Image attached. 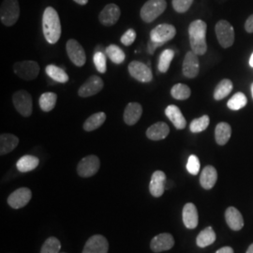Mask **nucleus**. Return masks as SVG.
Listing matches in <instances>:
<instances>
[{"mask_svg": "<svg viewBox=\"0 0 253 253\" xmlns=\"http://www.w3.org/2000/svg\"><path fill=\"white\" fill-rule=\"evenodd\" d=\"M42 30L46 41L50 44L56 43L61 37V23L57 11L52 8H46L42 16Z\"/></svg>", "mask_w": 253, "mask_h": 253, "instance_id": "f257e3e1", "label": "nucleus"}, {"mask_svg": "<svg viewBox=\"0 0 253 253\" xmlns=\"http://www.w3.org/2000/svg\"><path fill=\"white\" fill-rule=\"evenodd\" d=\"M207 29L208 26L203 20H195L189 27L191 51L197 55H203L207 53Z\"/></svg>", "mask_w": 253, "mask_h": 253, "instance_id": "f03ea898", "label": "nucleus"}, {"mask_svg": "<svg viewBox=\"0 0 253 253\" xmlns=\"http://www.w3.org/2000/svg\"><path fill=\"white\" fill-rule=\"evenodd\" d=\"M166 8V0H148L141 9V18L145 23H152L163 14Z\"/></svg>", "mask_w": 253, "mask_h": 253, "instance_id": "7ed1b4c3", "label": "nucleus"}, {"mask_svg": "<svg viewBox=\"0 0 253 253\" xmlns=\"http://www.w3.org/2000/svg\"><path fill=\"white\" fill-rule=\"evenodd\" d=\"M20 16L18 0H4L0 8V20L6 27L13 26Z\"/></svg>", "mask_w": 253, "mask_h": 253, "instance_id": "20e7f679", "label": "nucleus"}, {"mask_svg": "<svg viewBox=\"0 0 253 253\" xmlns=\"http://www.w3.org/2000/svg\"><path fill=\"white\" fill-rule=\"evenodd\" d=\"M216 35L219 44L223 48H229L235 42V30L233 26L226 21L220 20L216 25Z\"/></svg>", "mask_w": 253, "mask_h": 253, "instance_id": "39448f33", "label": "nucleus"}, {"mask_svg": "<svg viewBox=\"0 0 253 253\" xmlns=\"http://www.w3.org/2000/svg\"><path fill=\"white\" fill-rule=\"evenodd\" d=\"M12 102L19 114L23 117L28 118L32 114L33 101L31 95L25 90H19L15 92L12 96Z\"/></svg>", "mask_w": 253, "mask_h": 253, "instance_id": "423d86ee", "label": "nucleus"}, {"mask_svg": "<svg viewBox=\"0 0 253 253\" xmlns=\"http://www.w3.org/2000/svg\"><path fill=\"white\" fill-rule=\"evenodd\" d=\"M13 71L21 79L26 81H31L34 80L39 75L40 66L35 61H20L14 64Z\"/></svg>", "mask_w": 253, "mask_h": 253, "instance_id": "0eeeda50", "label": "nucleus"}, {"mask_svg": "<svg viewBox=\"0 0 253 253\" xmlns=\"http://www.w3.org/2000/svg\"><path fill=\"white\" fill-rule=\"evenodd\" d=\"M100 167V159L95 155H90L82 159L78 163L77 172L81 177H91L98 172Z\"/></svg>", "mask_w": 253, "mask_h": 253, "instance_id": "6e6552de", "label": "nucleus"}, {"mask_svg": "<svg viewBox=\"0 0 253 253\" xmlns=\"http://www.w3.org/2000/svg\"><path fill=\"white\" fill-rule=\"evenodd\" d=\"M176 34V29L172 25L162 24L153 28L150 32V40L159 43H166L171 41Z\"/></svg>", "mask_w": 253, "mask_h": 253, "instance_id": "1a4fd4ad", "label": "nucleus"}, {"mask_svg": "<svg viewBox=\"0 0 253 253\" xmlns=\"http://www.w3.org/2000/svg\"><path fill=\"white\" fill-rule=\"evenodd\" d=\"M67 49V54L70 58V60L73 62L75 66L77 67H83L85 61H86V56L84 50L83 46L77 42L76 40H69L66 45Z\"/></svg>", "mask_w": 253, "mask_h": 253, "instance_id": "9d476101", "label": "nucleus"}, {"mask_svg": "<svg viewBox=\"0 0 253 253\" xmlns=\"http://www.w3.org/2000/svg\"><path fill=\"white\" fill-rule=\"evenodd\" d=\"M128 73L137 81L149 83L153 80V73L149 66L139 61H132L129 63Z\"/></svg>", "mask_w": 253, "mask_h": 253, "instance_id": "9b49d317", "label": "nucleus"}, {"mask_svg": "<svg viewBox=\"0 0 253 253\" xmlns=\"http://www.w3.org/2000/svg\"><path fill=\"white\" fill-rule=\"evenodd\" d=\"M103 88V81L102 79L93 75L90 76L85 83H84L81 85V87L78 90V94L82 98H88L91 96L97 95L99 92L102 90Z\"/></svg>", "mask_w": 253, "mask_h": 253, "instance_id": "f8f14e48", "label": "nucleus"}, {"mask_svg": "<svg viewBox=\"0 0 253 253\" xmlns=\"http://www.w3.org/2000/svg\"><path fill=\"white\" fill-rule=\"evenodd\" d=\"M120 14H121V10L118 5L111 3L106 5L100 11L99 20L101 25L105 27H112L118 23Z\"/></svg>", "mask_w": 253, "mask_h": 253, "instance_id": "ddd939ff", "label": "nucleus"}, {"mask_svg": "<svg viewBox=\"0 0 253 253\" xmlns=\"http://www.w3.org/2000/svg\"><path fill=\"white\" fill-rule=\"evenodd\" d=\"M109 243L103 235L91 236L84 245L83 253H108Z\"/></svg>", "mask_w": 253, "mask_h": 253, "instance_id": "4468645a", "label": "nucleus"}, {"mask_svg": "<svg viewBox=\"0 0 253 253\" xmlns=\"http://www.w3.org/2000/svg\"><path fill=\"white\" fill-rule=\"evenodd\" d=\"M32 197L31 190L27 188H20L13 191L8 198L9 207L14 209H19L26 207Z\"/></svg>", "mask_w": 253, "mask_h": 253, "instance_id": "2eb2a0df", "label": "nucleus"}, {"mask_svg": "<svg viewBox=\"0 0 253 253\" xmlns=\"http://www.w3.org/2000/svg\"><path fill=\"white\" fill-rule=\"evenodd\" d=\"M183 74L185 77L187 78H195L198 74L200 71L199 59H198V55L193 53L192 51L188 52L184 61H183Z\"/></svg>", "mask_w": 253, "mask_h": 253, "instance_id": "dca6fc26", "label": "nucleus"}, {"mask_svg": "<svg viewBox=\"0 0 253 253\" xmlns=\"http://www.w3.org/2000/svg\"><path fill=\"white\" fill-rule=\"evenodd\" d=\"M173 246H174V239L172 235L168 233H163L155 236L150 243V248L152 252L156 253L169 251Z\"/></svg>", "mask_w": 253, "mask_h": 253, "instance_id": "f3484780", "label": "nucleus"}, {"mask_svg": "<svg viewBox=\"0 0 253 253\" xmlns=\"http://www.w3.org/2000/svg\"><path fill=\"white\" fill-rule=\"evenodd\" d=\"M166 185V174L163 171H156L151 176L149 184V191L154 197L163 196Z\"/></svg>", "mask_w": 253, "mask_h": 253, "instance_id": "a211bd4d", "label": "nucleus"}, {"mask_svg": "<svg viewBox=\"0 0 253 253\" xmlns=\"http://www.w3.org/2000/svg\"><path fill=\"white\" fill-rule=\"evenodd\" d=\"M183 222L188 229H195L199 222V216L196 207L192 203H188L183 208Z\"/></svg>", "mask_w": 253, "mask_h": 253, "instance_id": "6ab92c4d", "label": "nucleus"}, {"mask_svg": "<svg viewBox=\"0 0 253 253\" xmlns=\"http://www.w3.org/2000/svg\"><path fill=\"white\" fill-rule=\"evenodd\" d=\"M143 114L142 105L138 102H130L126 105L124 112V121L126 125L133 126L140 120Z\"/></svg>", "mask_w": 253, "mask_h": 253, "instance_id": "aec40b11", "label": "nucleus"}, {"mask_svg": "<svg viewBox=\"0 0 253 253\" xmlns=\"http://www.w3.org/2000/svg\"><path fill=\"white\" fill-rule=\"evenodd\" d=\"M170 133V127L165 122H157L146 130V136L152 141H161Z\"/></svg>", "mask_w": 253, "mask_h": 253, "instance_id": "412c9836", "label": "nucleus"}, {"mask_svg": "<svg viewBox=\"0 0 253 253\" xmlns=\"http://www.w3.org/2000/svg\"><path fill=\"white\" fill-rule=\"evenodd\" d=\"M225 219L227 224L232 230L239 231L244 226V219L237 208L230 207L225 211Z\"/></svg>", "mask_w": 253, "mask_h": 253, "instance_id": "4be33fe9", "label": "nucleus"}, {"mask_svg": "<svg viewBox=\"0 0 253 253\" xmlns=\"http://www.w3.org/2000/svg\"><path fill=\"white\" fill-rule=\"evenodd\" d=\"M217 180V172L215 167L208 165L201 172L200 184L205 190H211Z\"/></svg>", "mask_w": 253, "mask_h": 253, "instance_id": "5701e85b", "label": "nucleus"}, {"mask_svg": "<svg viewBox=\"0 0 253 253\" xmlns=\"http://www.w3.org/2000/svg\"><path fill=\"white\" fill-rule=\"evenodd\" d=\"M165 115L177 129H184L187 126L186 118L176 105H169L165 109Z\"/></svg>", "mask_w": 253, "mask_h": 253, "instance_id": "b1692460", "label": "nucleus"}, {"mask_svg": "<svg viewBox=\"0 0 253 253\" xmlns=\"http://www.w3.org/2000/svg\"><path fill=\"white\" fill-rule=\"evenodd\" d=\"M19 145V138L17 136L9 133H2L0 136V154L6 155L11 152Z\"/></svg>", "mask_w": 253, "mask_h": 253, "instance_id": "393cba45", "label": "nucleus"}, {"mask_svg": "<svg viewBox=\"0 0 253 253\" xmlns=\"http://www.w3.org/2000/svg\"><path fill=\"white\" fill-rule=\"evenodd\" d=\"M232 135V127L226 122H220L215 129V139L217 145H226Z\"/></svg>", "mask_w": 253, "mask_h": 253, "instance_id": "a878e982", "label": "nucleus"}, {"mask_svg": "<svg viewBox=\"0 0 253 253\" xmlns=\"http://www.w3.org/2000/svg\"><path fill=\"white\" fill-rule=\"evenodd\" d=\"M39 164H40V160L37 157L31 156V155H26V156H23L21 159H19L16 166L19 172H27L36 169Z\"/></svg>", "mask_w": 253, "mask_h": 253, "instance_id": "bb28decb", "label": "nucleus"}, {"mask_svg": "<svg viewBox=\"0 0 253 253\" xmlns=\"http://www.w3.org/2000/svg\"><path fill=\"white\" fill-rule=\"evenodd\" d=\"M216 234L215 231L213 230L212 227H208L204 229L200 233L197 238H196V243L200 248H207L208 246L213 244L216 241Z\"/></svg>", "mask_w": 253, "mask_h": 253, "instance_id": "cd10ccee", "label": "nucleus"}, {"mask_svg": "<svg viewBox=\"0 0 253 253\" xmlns=\"http://www.w3.org/2000/svg\"><path fill=\"white\" fill-rule=\"evenodd\" d=\"M106 120V115L102 112L94 114L85 120L84 123V129L85 131H93L99 128Z\"/></svg>", "mask_w": 253, "mask_h": 253, "instance_id": "c85d7f7f", "label": "nucleus"}, {"mask_svg": "<svg viewBox=\"0 0 253 253\" xmlns=\"http://www.w3.org/2000/svg\"><path fill=\"white\" fill-rule=\"evenodd\" d=\"M47 75L52 78L54 81L65 84L69 81V75L66 73L62 68H59L55 65H48L45 69Z\"/></svg>", "mask_w": 253, "mask_h": 253, "instance_id": "c756f323", "label": "nucleus"}, {"mask_svg": "<svg viewBox=\"0 0 253 253\" xmlns=\"http://www.w3.org/2000/svg\"><path fill=\"white\" fill-rule=\"evenodd\" d=\"M233 90V83L229 79H223L219 82L214 91V99L221 100L227 97Z\"/></svg>", "mask_w": 253, "mask_h": 253, "instance_id": "7c9ffc66", "label": "nucleus"}, {"mask_svg": "<svg viewBox=\"0 0 253 253\" xmlns=\"http://www.w3.org/2000/svg\"><path fill=\"white\" fill-rule=\"evenodd\" d=\"M56 100H57V96L55 93L45 92L41 96L39 100L40 107L44 112H51L55 107Z\"/></svg>", "mask_w": 253, "mask_h": 253, "instance_id": "2f4dec72", "label": "nucleus"}, {"mask_svg": "<svg viewBox=\"0 0 253 253\" xmlns=\"http://www.w3.org/2000/svg\"><path fill=\"white\" fill-rule=\"evenodd\" d=\"M106 55L110 58V60L115 64H122L125 61L126 54L124 51L115 44L109 45L105 50Z\"/></svg>", "mask_w": 253, "mask_h": 253, "instance_id": "473e14b6", "label": "nucleus"}, {"mask_svg": "<svg viewBox=\"0 0 253 253\" xmlns=\"http://www.w3.org/2000/svg\"><path fill=\"white\" fill-rule=\"evenodd\" d=\"M191 94L190 88L183 84H174L171 89V95L172 98L175 100H185L189 99Z\"/></svg>", "mask_w": 253, "mask_h": 253, "instance_id": "72a5a7b5", "label": "nucleus"}, {"mask_svg": "<svg viewBox=\"0 0 253 253\" xmlns=\"http://www.w3.org/2000/svg\"><path fill=\"white\" fill-rule=\"evenodd\" d=\"M173 56H174V52L171 49H166L161 54L159 65H158L159 71L161 73H165L169 70Z\"/></svg>", "mask_w": 253, "mask_h": 253, "instance_id": "f704fd0d", "label": "nucleus"}, {"mask_svg": "<svg viewBox=\"0 0 253 253\" xmlns=\"http://www.w3.org/2000/svg\"><path fill=\"white\" fill-rule=\"evenodd\" d=\"M247 103H248V100L245 94L242 92H237L230 100H228L227 106L231 110L238 111L240 109L244 108Z\"/></svg>", "mask_w": 253, "mask_h": 253, "instance_id": "c9c22d12", "label": "nucleus"}, {"mask_svg": "<svg viewBox=\"0 0 253 253\" xmlns=\"http://www.w3.org/2000/svg\"><path fill=\"white\" fill-rule=\"evenodd\" d=\"M209 123H210V119L208 116H203L202 118H195L190 123V131L193 133L202 132L208 128Z\"/></svg>", "mask_w": 253, "mask_h": 253, "instance_id": "e433bc0d", "label": "nucleus"}, {"mask_svg": "<svg viewBox=\"0 0 253 253\" xmlns=\"http://www.w3.org/2000/svg\"><path fill=\"white\" fill-rule=\"evenodd\" d=\"M61 244L60 241L56 237H49L42 245L41 253H60Z\"/></svg>", "mask_w": 253, "mask_h": 253, "instance_id": "4c0bfd02", "label": "nucleus"}, {"mask_svg": "<svg viewBox=\"0 0 253 253\" xmlns=\"http://www.w3.org/2000/svg\"><path fill=\"white\" fill-rule=\"evenodd\" d=\"M93 61L95 64L96 69L100 73H106L107 65H106V55L103 54L101 51H96L93 56Z\"/></svg>", "mask_w": 253, "mask_h": 253, "instance_id": "58836bf2", "label": "nucleus"}, {"mask_svg": "<svg viewBox=\"0 0 253 253\" xmlns=\"http://www.w3.org/2000/svg\"><path fill=\"white\" fill-rule=\"evenodd\" d=\"M200 167H201V163H200L199 159L197 156L195 155H190L187 163V170L188 172L196 175L200 172Z\"/></svg>", "mask_w": 253, "mask_h": 253, "instance_id": "ea45409f", "label": "nucleus"}, {"mask_svg": "<svg viewBox=\"0 0 253 253\" xmlns=\"http://www.w3.org/2000/svg\"><path fill=\"white\" fill-rule=\"evenodd\" d=\"M193 0H172V8L178 13H184L190 9Z\"/></svg>", "mask_w": 253, "mask_h": 253, "instance_id": "a19ab883", "label": "nucleus"}, {"mask_svg": "<svg viewBox=\"0 0 253 253\" xmlns=\"http://www.w3.org/2000/svg\"><path fill=\"white\" fill-rule=\"evenodd\" d=\"M136 39V32L134 29L129 28L121 37V42L125 46L131 45Z\"/></svg>", "mask_w": 253, "mask_h": 253, "instance_id": "79ce46f5", "label": "nucleus"}, {"mask_svg": "<svg viewBox=\"0 0 253 253\" xmlns=\"http://www.w3.org/2000/svg\"><path fill=\"white\" fill-rule=\"evenodd\" d=\"M163 45V43L155 42H152V41L150 40V42H149L148 44H147V50H148L149 54H153L154 53H155V51L157 50V48H159V47H161V46Z\"/></svg>", "mask_w": 253, "mask_h": 253, "instance_id": "37998d69", "label": "nucleus"}, {"mask_svg": "<svg viewBox=\"0 0 253 253\" xmlns=\"http://www.w3.org/2000/svg\"><path fill=\"white\" fill-rule=\"evenodd\" d=\"M245 29L248 33H253V14L247 19L245 23Z\"/></svg>", "mask_w": 253, "mask_h": 253, "instance_id": "c03bdc74", "label": "nucleus"}, {"mask_svg": "<svg viewBox=\"0 0 253 253\" xmlns=\"http://www.w3.org/2000/svg\"><path fill=\"white\" fill-rule=\"evenodd\" d=\"M216 253H234V250L230 247H223L219 249Z\"/></svg>", "mask_w": 253, "mask_h": 253, "instance_id": "a18cd8bd", "label": "nucleus"}, {"mask_svg": "<svg viewBox=\"0 0 253 253\" xmlns=\"http://www.w3.org/2000/svg\"><path fill=\"white\" fill-rule=\"evenodd\" d=\"M74 2H76L77 4H79V5H82V6H84V5H86L87 4V2H88V0H73Z\"/></svg>", "mask_w": 253, "mask_h": 253, "instance_id": "49530a36", "label": "nucleus"}, {"mask_svg": "<svg viewBox=\"0 0 253 253\" xmlns=\"http://www.w3.org/2000/svg\"><path fill=\"white\" fill-rule=\"evenodd\" d=\"M246 253H253V244L251 245L247 251Z\"/></svg>", "mask_w": 253, "mask_h": 253, "instance_id": "de8ad7c7", "label": "nucleus"}, {"mask_svg": "<svg viewBox=\"0 0 253 253\" xmlns=\"http://www.w3.org/2000/svg\"><path fill=\"white\" fill-rule=\"evenodd\" d=\"M250 65H251V67L253 68V53L252 56H251V58H250Z\"/></svg>", "mask_w": 253, "mask_h": 253, "instance_id": "09e8293b", "label": "nucleus"}, {"mask_svg": "<svg viewBox=\"0 0 253 253\" xmlns=\"http://www.w3.org/2000/svg\"><path fill=\"white\" fill-rule=\"evenodd\" d=\"M252 94H253V84H252Z\"/></svg>", "mask_w": 253, "mask_h": 253, "instance_id": "8fccbe9b", "label": "nucleus"}, {"mask_svg": "<svg viewBox=\"0 0 253 253\" xmlns=\"http://www.w3.org/2000/svg\"></svg>", "mask_w": 253, "mask_h": 253, "instance_id": "3c124183", "label": "nucleus"}]
</instances>
